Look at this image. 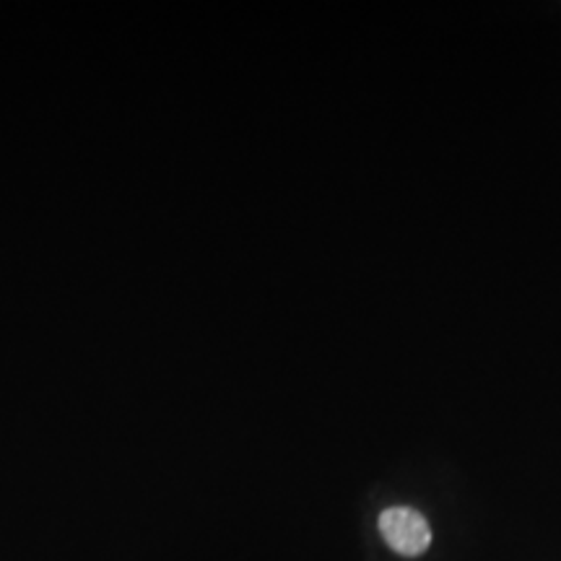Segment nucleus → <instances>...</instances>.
<instances>
[{"instance_id": "obj_1", "label": "nucleus", "mask_w": 561, "mask_h": 561, "mask_svg": "<svg viewBox=\"0 0 561 561\" xmlns=\"http://www.w3.org/2000/svg\"><path fill=\"white\" fill-rule=\"evenodd\" d=\"M385 543L401 557H421L432 543V528L421 512L411 507H390L380 515Z\"/></svg>"}]
</instances>
